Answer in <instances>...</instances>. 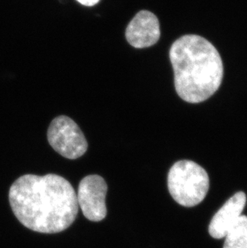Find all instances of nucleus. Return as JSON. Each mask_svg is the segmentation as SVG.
<instances>
[{"label": "nucleus", "mask_w": 247, "mask_h": 248, "mask_svg": "<svg viewBox=\"0 0 247 248\" xmlns=\"http://www.w3.org/2000/svg\"><path fill=\"white\" fill-rule=\"evenodd\" d=\"M12 211L33 232L55 234L68 229L78 214L77 194L71 183L57 174H26L10 188Z\"/></svg>", "instance_id": "obj_1"}, {"label": "nucleus", "mask_w": 247, "mask_h": 248, "mask_svg": "<svg viewBox=\"0 0 247 248\" xmlns=\"http://www.w3.org/2000/svg\"><path fill=\"white\" fill-rule=\"evenodd\" d=\"M170 59L178 96L189 103H200L217 91L223 78L222 59L205 38L186 35L173 43Z\"/></svg>", "instance_id": "obj_2"}, {"label": "nucleus", "mask_w": 247, "mask_h": 248, "mask_svg": "<svg viewBox=\"0 0 247 248\" xmlns=\"http://www.w3.org/2000/svg\"><path fill=\"white\" fill-rule=\"evenodd\" d=\"M210 187L206 171L189 160L176 162L169 172L168 188L177 203L192 207L205 199Z\"/></svg>", "instance_id": "obj_3"}, {"label": "nucleus", "mask_w": 247, "mask_h": 248, "mask_svg": "<svg viewBox=\"0 0 247 248\" xmlns=\"http://www.w3.org/2000/svg\"><path fill=\"white\" fill-rule=\"evenodd\" d=\"M47 139L51 147L68 159H77L88 150L84 134L77 123L66 116H60L51 122Z\"/></svg>", "instance_id": "obj_4"}, {"label": "nucleus", "mask_w": 247, "mask_h": 248, "mask_svg": "<svg viewBox=\"0 0 247 248\" xmlns=\"http://www.w3.org/2000/svg\"><path fill=\"white\" fill-rule=\"evenodd\" d=\"M108 186L105 179L93 174L83 178L79 183L77 203L85 218L92 222H100L106 217L105 197Z\"/></svg>", "instance_id": "obj_5"}, {"label": "nucleus", "mask_w": 247, "mask_h": 248, "mask_svg": "<svg viewBox=\"0 0 247 248\" xmlns=\"http://www.w3.org/2000/svg\"><path fill=\"white\" fill-rule=\"evenodd\" d=\"M160 36L158 19L149 11L138 12L126 28V40L136 48L151 47L157 43Z\"/></svg>", "instance_id": "obj_6"}, {"label": "nucleus", "mask_w": 247, "mask_h": 248, "mask_svg": "<svg viewBox=\"0 0 247 248\" xmlns=\"http://www.w3.org/2000/svg\"><path fill=\"white\" fill-rule=\"evenodd\" d=\"M246 203L247 196L244 192L240 191L231 197L213 217L209 226L210 235L215 239L225 238L227 232L242 216Z\"/></svg>", "instance_id": "obj_7"}, {"label": "nucleus", "mask_w": 247, "mask_h": 248, "mask_svg": "<svg viewBox=\"0 0 247 248\" xmlns=\"http://www.w3.org/2000/svg\"><path fill=\"white\" fill-rule=\"evenodd\" d=\"M225 238L223 248H247V216H241Z\"/></svg>", "instance_id": "obj_8"}, {"label": "nucleus", "mask_w": 247, "mask_h": 248, "mask_svg": "<svg viewBox=\"0 0 247 248\" xmlns=\"http://www.w3.org/2000/svg\"><path fill=\"white\" fill-rule=\"evenodd\" d=\"M77 2H79L80 4L87 6V7H92L94 5L97 4L100 0H77Z\"/></svg>", "instance_id": "obj_9"}]
</instances>
